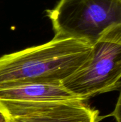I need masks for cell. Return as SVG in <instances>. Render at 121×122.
Instances as JSON below:
<instances>
[{"instance_id":"7","label":"cell","mask_w":121,"mask_h":122,"mask_svg":"<svg viewBox=\"0 0 121 122\" xmlns=\"http://www.w3.org/2000/svg\"><path fill=\"white\" fill-rule=\"evenodd\" d=\"M0 122H11L10 118L1 107H0Z\"/></svg>"},{"instance_id":"2","label":"cell","mask_w":121,"mask_h":122,"mask_svg":"<svg viewBox=\"0 0 121 122\" xmlns=\"http://www.w3.org/2000/svg\"><path fill=\"white\" fill-rule=\"evenodd\" d=\"M62 84L84 101L121 86V23L105 30L92 46L85 63Z\"/></svg>"},{"instance_id":"4","label":"cell","mask_w":121,"mask_h":122,"mask_svg":"<svg viewBox=\"0 0 121 122\" xmlns=\"http://www.w3.org/2000/svg\"><path fill=\"white\" fill-rule=\"evenodd\" d=\"M11 122H98V111L80 99L38 102L0 101Z\"/></svg>"},{"instance_id":"1","label":"cell","mask_w":121,"mask_h":122,"mask_svg":"<svg viewBox=\"0 0 121 122\" xmlns=\"http://www.w3.org/2000/svg\"><path fill=\"white\" fill-rule=\"evenodd\" d=\"M92 44L55 37L41 45L0 56V86L27 82H62L88 59Z\"/></svg>"},{"instance_id":"6","label":"cell","mask_w":121,"mask_h":122,"mask_svg":"<svg viewBox=\"0 0 121 122\" xmlns=\"http://www.w3.org/2000/svg\"><path fill=\"white\" fill-rule=\"evenodd\" d=\"M112 117H114L116 122H121V90L120 95L118 98L117 103L116 104L113 112L111 113Z\"/></svg>"},{"instance_id":"3","label":"cell","mask_w":121,"mask_h":122,"mask_svg":"<svg viewBox=\"0 0 121 122\" xmlns=\"http://www.w3.org/2000/svg\"><path fill=\"white\" fill-rule=\"evenodd\" d=\"M46 14L55 37L93 45L108 27L121 23V0H60Z\"/></svg>"},{"instance_id":"5","label":"cell","mask_w":121,"mask_h":122,"mask_svg":"<svg viewBox=\"0 0 121 122\" xmlns=\"http://www.w3.org/2000/svg\"><path fill=\"white\" fill-rule=\"evenodd\" d=\"M75 99L78 98L67 90L62 82H27L0 86V101L38 102Z\"/></svg>"}]
</instances>
